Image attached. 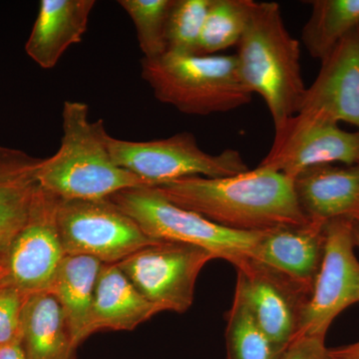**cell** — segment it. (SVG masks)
Here are the masks:
<instances>
[{
	"label": "cell",
	"mask_w": 359,
	"mask_h": 359,
	"mask_svg": "<svg viewBox=\"0 0 359 359\" xmlns=\"http://www.w3.org/2000/svg\"><path fill=\"white\" fill-rule=\"evenodd\" d=\"M156 188L174 204L233 231L256 233L309 222L292 179L264 168L224 178L187 177Z\"/></svg>",
	"instance_id": "6da1fadb"
},
{
	"label": "cell",
	"mask_w": 359,
	"mask_h": 359,
	"mask_svg": "<svg viewBox=\"0 0 359 359\" xmlns=\"http://www.w3.org/2000/svg\"><path fill=\"white\" fill-rule=\"evenodd\" d=\"M62 132L57 152L42 159L37 173L39 186L58 199H105L127 189L150 187L116 164L104 121L90 120L87 104L65 101Z\"/></svg>",
	"instance_id": "7a4b0ae2"
},
{
	"label": "cell",
	"mask_w": 359,
	"mask_h": 359,
	"mask_svg": "<svg viewBox=\"0 0 359 359\" xmlns=\"http://www.w3.org/2000/svg\"><path fill=\"white\" fill-rule=\"evenodd\" d=\"M237 46L243 82L264 99L278 128L299 112L306 90L301 45L285 27L280 4L256 2Z\"/></svg>",
	"instance_id": "3957f363"
},
{
	"label": "cell",
	"mask_w": 359,
	"mask_h": 359,
	"mask_svg": "<svg viewBox=\"0 0 359 359\" xmlns=\"http://www.w3.org/2000/svg\"><path fill=\"white\" fill-rule=\"evenodd\" d=\"M141 76L158 101L187 115L209 116L238 109L252 101L237 56L176 55L142 59Z\"/></svg>",
	"instance_id": "277c9868"
},
{
	"label": "cell",
	"mask_w": 359,
	"mask_h": 359,
	"mask_svg": "<svg viewBox=\"0 0 359 359\" xmlns=\"http://www.w3.org/2000/svg\"><path fill=\"white\" fill-rule=\"evenodd\" d=\"M142 231L162 242L197 245L235 266L250 257L264 231L245 233L224 228L167 199L156 187L127 189L109 197Z\"/></svg>",
	"instance_id": "5b68a950"
},
{
	"label": "cell",
	"mask_w": 359,
	"mask_h": 359,
	"mask_svg": "<svg viewBox=\"0 0 359 359\" xmlns=\"http://www.w3.org/2000/svg\"><path fill=\"white\" fill-rule=\"evenodd\" d=\"M107 146L118 166L150 187L187 177L224 178L250 170L238 151L226 149L219 154H209L190 132L143 142L121 140L108 134Z\"/></svg>",
	"instance_id": "8992f818"
},
{
	"label": "cell",
	"mask_w": 359,
	"mask_h": 359,
	"mask_svg": "<svg viewBox=\"0 0 359 359\" xmlns=\"http://www.w3.org/2000/svg\"><path fill=\"white\" fill-rule=\"evenodd\" d=\"M57 224L66 256L118 264L144 248L162 242L146 235L110 198L60 200Z\"/></svg>",
	"instance_id": "52a82bcc"
},
{
	"label": "cell",
	"mask_w": 359,
	"mask_h": 359,
	"mask_svg": "<svg viewBox=\"0 0 359 359\" xmlns=\"http://www.w3.org/2000/svg\"><path fill=\"white\" fill-rule=\"evenodd\" d=\"M215 259L197 245L159 242L134 252L118 266L134 287L162 311L184 313L192 306L196 282L203 268Z\"/></svg>",
	"instance_id": "ba28073f"
},
{
	"label": "cell",
	"mask_w": 359,
	"mask_h": 359,
	"mask_svg": "<svg viewBox=\"0 0 359 359\" xmlns=\"http://www.w3.org/2000/svg\"><path fill=\"white\" fill-rule=\"evenodd\" d=\"M353 219L325 224V252L297 335L325 339L342 311L359 302V262L354 252Z\"/></svg>",
	"instance_id": "9c48e42d"
},
{
	"label": "cell",
	"mask_w": 359,
	"mask_h": 359,
	"mask_svg": "<svg viewBox=\"0 0 359 359\" xmlns=\"http://www.w3.org/2000/svg\"><path fill=\"white\" fill-rule=\"evenodd\" d=\"M325 164L359 165V131L311 112H299L275 129V138L259 166L294 179L308 168Z\"/></svg>",
	"instance_id": "30bf717a"
},
{
	"label": "cell",
	"mask_w": 359,
	"mask_h": 359,
	"mask_svg": "<svg viewBox=\"0 0 359 359\" xmlns=\"http://www.w3.org/2000/svg\"><path fill=\"white\" fill-rule=\"evenodd\" d=\"M58 202L39 187L30 218L9 252L4 280L25 295L49 292L66 256L58 230Z\"/></svg>",
	"instance_id": "8fae6325"
},
{
	"label": "cell",
	"mask_w": 359,
	"mask_h": 359,
	"mask_svg": "<svg viewBox=\"0 0 359 359\" xmlns=\"http://www.w3.org/2000/svg\"><path fill=\"white\" fill-rule=\"evenodd\" d=\"M238 290L262 330L283 351L297 337L309 295L275 269L245 257L235 266Z\"/></svg>",
	"instance_id": "7c38bea8"
},
{
	"label": "cell",
	"mask_w": 359,
	"mask_h": 359,
	"mask_svg": "<svg viewBox=\"0 0 359 359\" xmlns=\"http://www.w3.org/2000/svg\"><path fill=\"white\" fill-rule=\"evenodd\" d=\"M320 63L299 112L313 113L337 124L348 123L359 131V26Z\"/></svg>",
	"instance_id": "4fadbf2b"
},
{
	"label": "cell",
	"mask_w": 359,
	"mask_h": 359,
	"mask_svg": "<svg viewBox=\"0 0 359 359\" xmlns=\"http://www.w3.org/2000/svg\"><path fill=\"white\" fill-rule=\"evenodd\" d=\"M325 224L309 221L264 231L250 257L275 269L311 297L325 252Z\"/></svg>",
	"instance_id": "5bb4252c"
},
{
	"label": "cell",
	"mask_w": 359,
	"mask_h": 359,
	"mask_svg": "<svg viewBox=\"0 0 359 359\" xmlns=\"http://www.w3.org/2000/svg\"><path fill=\"white\" fill-rule=\"evenodd\" d=\"M297 204L309 221L359 219V165L325 164L292 179Z\"/></svg>",
	"instance_id": "9a60e30c"
},
{
	"label": "cell",
	"mask_w": 359,
	"mask_h": 359,
	"mask_svg": "<svg viewBox=\"0 0 359 359\" xmlns=\"http://www.w3.org/2000/svg\"><path fill=\"white\" fill-rule=\"evenodd\" d=\"M41 162L20 149L0 146V275L14 241L32 215Z\"/></svg>",
	"instance_id": "2e32d148"
},
{
	"label": "cell",
	"mask_w": 359,
	"mask_h": 359,
	"mask_svg": "<svg viewBox=\"0 0 359 359\" xmlns=\"http://www.w3.org/2000/svg\"><path fill=\"white\" fill-rule=\"evenodd\" d=\"M95 0H42L25 44L27 55L43 69L55 67L65 51L80 43Z\"/></svg>",
	"instance_id": "e0dca14e"
},
{
	"label": "cell",
	"mask_w": 359,
	"mask_h": 359,
	"mask_svg": "<svg viewBox=\"0 0 359 359\" xmlns=\"http://www.w3.org/2000/svg\"><path fill=\"white\" fill-rule=\"evenodd\" d=\"M161 313L134 287L117 264H103L97 280L89 337L100 330H133Z\"/></svg>",
	"instance_id": "ac0fdd59"
},
{
	"label": "cell",
	"mask_w": 359,
	"mask_h": 359,
	"mask_svg": "<svg viewBox=\"0 0 359 359\" xmlns=\"http://www.w3.org/2000/svg\"><path fill=\"white\" fill-rule=\"evenodd\" d=\"M21 342L28 359H74L75 344L62 308L50 292L26 297Z\"/></svg>",
	"instance_id": "d6986e66"
},
{
	"label": "cell",
	"mask_w": 359,
	"mask_h": 359,
	"mask_svg": "<svg viewBox=\"0 0 359 359\" xmlns=\"http://www.w3.org/2000/svg\"><path fill=\"white\" fill-rule=\"evenodd\" d=\"M102 264L93 257L65 256L49 290L62 308L77 347L89 337L97 280Z\"/></svg>",
	"instance_id": "ffe728a7"
},
{
	"label": "cell",
	"mask_w": 359,
	"mask_h": 359,
	"mask_svg": "<svg viewBox=\"0 0 359 359\" xmlns=\"http://www.w3.org/2000/svg\"><path fill=\"white\" fill-rule=\"evenodd\" d=\"M302 29V42L309 55L321 61L359 26V0H313Z\"/></svg>",
	"instance_id": "44dd1931"
},
{
	"label": "cell",
	"mask_w": 359,
	"mask_h": 359,
	"mask_svg": "<svg viewBox=\"0 0 359 359\" xmlns=\"http://www.w3.org/2000/svg\"><path fill=\"white\" fill-rule=\"evenodd\" d=\"M228 359H278V351L252 316L243 295L235 290L233 304L226 313Z\"/></svg>",
	"instance_id": "7402d4cb"
},
{
	"label": "cell",
	"mask_w": 359,
	"mask_h": 359,
	"mask_svg": "<svg viewBox=\"0 0 359 359\" xmlns=\"http://www.w3.org/2000/svg\"><path fill=\"white\" fill-rule=\"evenodd\" d=\"M255 4L254 0H212L203 26L198 55H216L238 45Z\"/></svg>",
	"instance_id": "603a6c76"
},
{
	"label": "cell",
	"mask_w": 359,
	"mask_h": 359,
	"mask_svg": "<svg viewBox=\"0 0 359 359\" xmlns=\"http://www.w3.org/2000/svg\"><path fill=\"white\" fill-rule=\"evenodd\" d=\"M174 0H119L136 28L144 59L162 57L167 53L166 25Z\"/></svg>",
	"instance_id": "cb8c5ba5"
},
{
	"label": "cell",
	"mask_w": 359,
	"mask_h": 359,
	"mask_svg": "<svg viewBox=\"0 0 359 359\" xmlns=\"http://www.w3.org/2000/svg\"><path fill=\"white\" fill-rule=\"evenodd\" d=\"M212 1L174 0L167 20V53L198 55L203 26Z\"/></svg>",
	"instance_id": "d4e9b609"
},
{
	"label": "cell",
	"mask_w": 359,
	"mask_h": 359,
	"mask_svg": "<svg viewBox=\"0 0 359 359\" xmlns=\"http://www.w3.org/2000/svg\"><path fill=\"white\" fill-rule=\"evenodd\" d=\"M27 295L0 282V346L21 340V313Z\"/></svg>",
	"instance_id": "484cf974"
},
{
	"label": "cell",
	"mask_w": 359,
	"mask_h": 359,
	"mask_svg": "<svg viewBox=\"0 0 359 359\" xmlns=\"http://www.w3.org/2000/svg\"><path fill=\"white\" fill-rule=\"evenodd\" d=\"M325 339L297 335L278 359H327Z\"/></svg>",
	"instance_id": "4316f807"
},
{
	"label": "cell",
	"mask_w": 359,
	"mask_h": 359,
	"mask_svg": "<svg viewBox=\"0 0 359 359\" xmlns=\"http://www.w3.org/2000/svg\"><path fill=\"white\" fill-rule=\"evenodd\" d=\"M327 359H359V341L337 348H327Z\"/></svg>",
	"instance_id": "83f0119b"
},
{
	"label": "cell",
	"mask_w": 359,
	"mask_h": 359,
	"mask_svg": "<svg viewBox=\"0 0 359 359\" xmlns=\"http://www.w3.org/2000/svg\"><path fill=\"white\" fill-rule=\"evenodd\" d=\"M0 359H28L21 340L0 346Z\"/></svg>",
	"instance_id": "f1b7e54d"
},
{
	"label": "cell",
	"mask_w": 359,
	"mask_h": 359,
	"mask_svg": "<svg viewBox=\"0 0 359 359\" xmlns=\"http://www.w3.org/2000/svg\"><path fill=\"white\" fill-rule=\"evenodd\" d=\"M353 238L356 247L359 248V219L353 221Z\"/></svg>",
	"instance_id": "f546056e"
},
{
	"label": "cell",
	"mask_w": 359,
	"mask_h": 359,
	"mask_svg": "<svg viewBox=\"0 0 359 359\" xmlns=\"http://www.w3.org/2000/svg\"><path fill=\"white\" fill-rule=\"evenodd\" d=\"M2 278H4V275H0V282H1Z\"/></svg>",
	"instance_id": "4dcf8cb0"
},
{
	"label": "cell",
	"mask_w": 359,
	"mask_h": 359,
	"mask_svg": "<svg viewBox=\"0 0 359 359\" xmlns=\"http://www.w3.org/2000/svg\"></svg>",
	"instance_id": "1f68e13d"
}]
</instances>
